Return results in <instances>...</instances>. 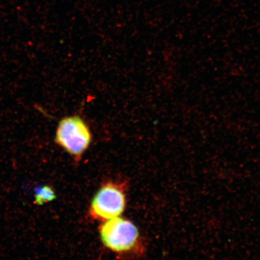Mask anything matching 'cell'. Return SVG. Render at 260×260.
<instances>
[{"label":"cell","instance_id":"4","mask_svg":"<svg viewBox=\"0 0 260 260\" xmlns=\"http://www.w3.org/2000/svg\"><path fill=\"white\" fill-rule=\"evenodd\" d=\"M56 198L53 188L49 186L39 187L35 190V203L38 206L52 202Z\"/></svg>","mask_w":260,"mask_h":260},{"label":"cell","instance_id":"1","mask_svg":"<svg viewBox=\"0 0 260 260\" xmlns=\"http://www.w3.org/2000/svg\"><path fill=\"white\" fill-rule=\"evenodd\" d=\"M101 240L106 248L120 255L143 251L139 231L132 221L121 216L104 221L99 227Z\"/></svg>","mask_w":260,"mask_h":260},{"label":"cell","instance_id":"3","mask_svg":"<svg viewBox=\"0 0 260 260\" xmlns=\"http://www.w3.org/2000/svg\"><path fill=\"white\" fill-rule=\"evenodd\" d=\"M126 204L125 185L116 181L102 184L94 195L89 207L91 219L104 222L121 216Z\"/></svg>","mask_w":260,"mask_h":260},{"label":"cell","instance_id":"2","mask_svg":"<svg viewBox=\"0 0 260 260\" xmlns=\"http://www.w3.org/2000/svg\"><path fill=\"white\" fill-rule=\"evenodd\" d=\"M92 141L89 126L80 116L64 117L58 122L55 142L77 162L82 158Z\"/></svg>","mask_w":260,"mask_h":260}]
</instances>
